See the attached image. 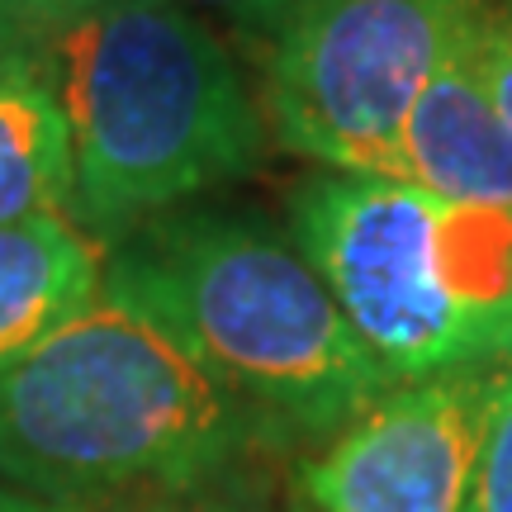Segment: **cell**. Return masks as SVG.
Returning <instances> with one entry per match:
<instances>
[{
  "label": "cell",
  "instance_id": "6da1fadb",
  "mask_svg": "<svg viewBox=\"0 0 512 512\" xmlns=\"http://www.w3.org/2000/svg\"><path fill=\"white\" fill-rule=\"evenodd\" d=\"M275 446V422L105 294L0 375V479L57 508L162 512Z\"/></svg>",
  "mask_w": 512,
  "mask_h": 512
},
{
  "label": "cell",
  "instance_id": "7a4b0ae2",
  "mask_svg": "<svg viewBox=\"0 0 512 512\" xmlns=\"http://www.w3.org/2000/svg\"><path fill=\"white\" fill-rule=\"evenodd\" d=\"M105 299L143 313L285 441L323 446L389 375L285 223L185 204L105 247Z\"/></svg>",
  "mask_w": 512,
  "mask_h": 512
},
{
  "label": "cell",
  "instance_id": "3957f363",
  "mask_svg": "<svg viewBox=\"0 0 512 512\" xmlns=\"http://www.w3.org/2000/svg\"><path fill=\"white\" fill-rule=\"evenodd\" d=\"M38 43L72 128V223L100 247L256 171L261 100L195 10L91 0Z\"/></svg>",
  "mask_w": 512,
  "mask_h": 512
},
{
  "label": "cell",
  "instance_id": "277c9868",
  "mask_svg": "<svg viewBox=\"0 0 512 512\" xmlns=\"http://www.w3.org/2000/svg\"><path fill=\"white\" fill-rule=\"evenodd\" d=\"M285 228L394 384L512 361V209L313 171Z\"/></svg>",
  "mask_w": 512,
  "mask_h": 512
},
{
  "label": "cell",
  "instance_id": "5b68a950",
  "mask_svg": "<svg viewBox=\"0 0 512 512\" xmlns=\"http://www.w3.org/2000/svg\"><path fill=\"white\" fill-rule=\"evenodd\" d=\"M479 10L484 0H299L266 43L271 138L318 171L394 176L403 119Z\"/></svg>",
  "mask_w": 512,
  "mask_h": 512
},
{
  "label": "cell",
  "instance_id": "8992f818",
  "mask_svg": "<svg viewBox=\"0 0 512 512\" xmlns=\"http://www.w3.org/2000/svg\"><path fill=\"white\" fill-rule=\"evenodd\" d=\"M508 366L389 384L299 460V498L313 512H470Z\"/></svg>",
  "mask_w": 512,
  "mask_h": 512
},
{
  "label": "cell",
  "instance_id": "52a82bcc",
  "mask_svg": "<svg viewBox=\"0 0 512 512\" xmlns=\"http://www.w3.org/2000/svg\"><path fill=\"white\" fill-rule=\"evenodd\" d=\"M389 181H408L441 200L512 209V124L479 81L470 29L413 100Z\"/></svg>",
  "mask_w": 512,
  "mask_h": 512
},
{
  "label": "cell",
  "instance_id": "ba28073f",
  "mask_svg": "<svg viewBox=\"0 0 512 512\" xmlns=\"http://www.w3.org/2000/svg\"><path fill=\"white\" fill-rule=\"evenodd\" d=\"M105 290V247L67 214L0 228V375L34 356Z\"/></svg>",
  "mask_w": 512,
  "mask_h": 512
},
{
  "label": "cell",
  "instance_id": "9c48e42d",
  "mask_svg": "<svg viewBox=\"0 0 512 512\" xmlns=\"http://www.w3.org/2000/svg\"><path fill=\"white\" fill-rule=\"evenodd\" d=\"M38 214L72 219V128L43 43L0 62V228Z\"/></svg>",
  "mask_w": 512,
  "mask_h": 512
},
{
  "label": "cell",
  "instance_id": "30bf717a",
  "mask_svg": "<svg viewBox=\"0 0 512 512\" xmlns=\"http://www.w3.org/2000/svg\"><path fill=\"white\" fill-rule=\"evenodd\" d=\"M470 57L494 105L512 124V0H484V10L470 24Z\"/></svg>",
  "mask_w": 512,
  "mask_h": 512
},
{
  "label": "cell",
  "instance_id": "8fae6325",
  "mask_svg": "<svg viewBox=\"0 0 512 512\" xmlns=\"http://www.w3.org/2000/svg\"><path fill=\"white\" fill-rule=\"evenodd\" d=\"M470 512H512V366L503 375L494 422H489V437H484Z\"/></svg>",
  "mask_w": 512,
  "mask_h": 512
},
{
  "label": "cell",
  "instance_id": "7c38bea8",
  "mask_svg": "<svg viewBox=\"0 0 512 512\" xmlns=\"http://www.w3.org/2000/svg\"><path fill=\"white\" fill-rule=\"evenodd\" d=\"M185 10H195V15H219L228 19L238 34H252V38H266L271 43L280 29H285V19L294 15V5L299 0H176Z\"/></svg>",
  "mask_w": 512,
  "mask_h": 512
},
{
  "label": "cell",
  "instance_id": "4fadbf2b",
  "mask_svg": "<svg viewBox=\"0 0 512 512\" xmlns=\"http://www.w3.org/2000/svg\"><path fill=\"white\" fill-rule=\"evenodd\" d=\"M162 512H313L304 498L294 494V503H280V498H256V494H242L233 484H223L214 494H200L190 503H176V508H162Z\"/></svg>",
  "mask_w": 512,
  "mask_h": 512
},
{
  "label": "cell",
  "instance_id": "5bb4252c",
  "mask_svg": "<svg viewBox=\"0 0 512 512\" xmlns=\"http://www.w3.org/2000/svg\"><path fill=\"white\" fill-rule=\"evenodd\" d=\"M48 29V19L34 0H0V62L19 48H34Z\"/></svg>",
  "mask_w": 512,
  "mask_h": 512
},
{
  "label": "cell",
  "instance_id": "9a60e30c",
  "mask_svg": "<svg viewBox=\"0 0 512 512\" xmlns=\"http://www.w3.org/2000/svg\"><path fill=\"white\" fill-rule=\"evenodd\" d=\"M0 512H81V508H57L48 498H34V494H24V489H15V484L0 479Z\"/></svg>",
  "mask_w": 512,
  "mask_h": 512
},
{
  "label": "cell",
  "instance_id": "2e32d148",
  "mask_svg": "<svg viewBox=\"0 0 512 512\" xmlns=\"http://www.w3.org/2000/svg\"><path fill=\"white\" fill-rule=\"evenodd\" d=\"M38 10H43V19L53 24V19H62V15H72V10H81V5H91V0H34Z\"/></svg>",
  "mask_w": 512,
  "mask_h": 512
}]
</instances>
